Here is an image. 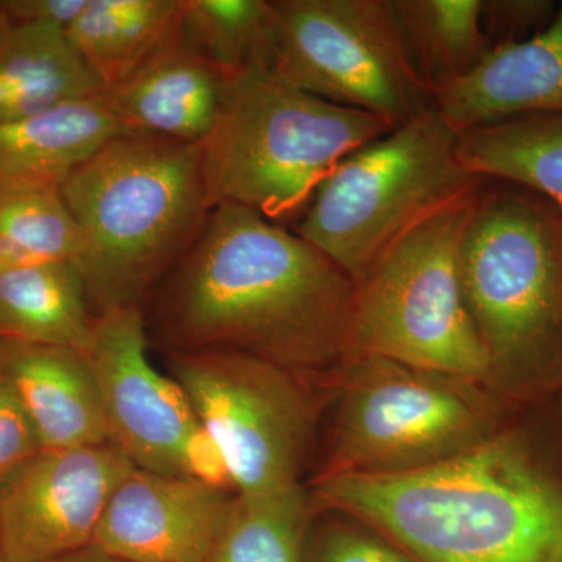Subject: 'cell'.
<instances>
[{
	"mask_svg": "<svg viewBox=\"0 0 562 562\" xmlns=\"http://www.w3.org/2000/svg\"><path fill=\"white\" fill-rule=\"evenodd\" d=\"M120 135L128 133L105 91L0 124V190L60 188Z\"/></svg>",
	"mask_w": 562,
	"mask_h": 562,
	"instance_id": "cell-17",
	"label": "cell"
},
{
	"mask_svg": "<svg viewBox=\"0 0 562 562\" xmlns=\"http://www.w3.org/2000/svg\"><path fill=\"white\" fill-rule=\"evenodd\" d=\"M40 450L16 392L0 372V483Z\"/></svg>",
	"mask_w": 562,
	"mask_h": 562,
	"instance_id": "cell-28",
	"label": "cell"
},
{
	"mask_svg": "<svg viewBox=\"0 0 562 562\" xmlns=\"http://www.w3.org/2000/svg\"><path fill=\"white\" fill-rule=\"evenodd\" d=\"M183 0H88L65 31L103 91L128 79L179 31Z\"/></svg>",
	"mask_w": 562,
	"mask_h": 562,
	"instance_id": "cell-20",
	"label": "cell"
},
{
	"mask_svg": "<svg viewBox=\"0 0 562 562\" xmlns=\"http://www.w3.org/2000/svg\"><path fill=\"white\" fill-rule=\"evenodd\" d=\"M0 372L16 392L41 450L111 443L101 391L85 351L0 338Z\"/></svg>",
	"mask_w": 562,
	"mask_h": 562,
	"instance_id": "cell-15",
	"label": "cell"
},
{
	"mask_svg": "<svg viewBox=\"0 0 562 562\" xmlns=\"http://www.w3.org/2000/svg\"><path fill=\"white\" fill-rule=\"evenodd\" d=\"M457 155L473 176L517 184L562 211V116L538 114L462 132Z\"/></svg>",
	"mask_w": 562,
	"mask_h": 562,
	"instance_id": "cell-21",
	"label": "cell"
},
{
	"mask_svg": "<svg viewBox=\"0 0 562 562\" xmlns=\"http://www.w3.org/2000/svg\"><path fill=\"white\" fill-rule=\"evenodd\" d=\"M303 562H414L371 525L335 512H319Z\"/></svg>",
	"mask_w": 562,
	"mask_h": 562,
	"instance_id": "cell-26",
	"label": "cell"
},
{
	"mask_svg": "<svg viewBox=\"0 0 562 562\" xmlns=\"http://www.w3.org/2000/svg\"><path fill=\"white\" fill-rule=\"evenodd\" d=\"M353 281L257 211L221 205L165 279L157 303L172 350L251 355L310 379L349 357Z\"/></svg>",
	"mask_w": 562,
	"mask_h": 562,
	"instance_id": "cell-2",
	"label": "cell"
},
{
	"mask_svg": "<svg viewBox=\"0 0 562 562\" xmlns=\"http://www.w3.org/2000/svg\"><path fill=\"white\" fill-rule=\"evenodd\" d=\"M80 235L60 188L0 190V273L49 261H77Z\"/></svg>",
	"mask_w": 562,
	"mask_h": 562,
	"instance_id": "cell-25",
	"label": "cell"
},
{
	"mask_svg": "<svg viewBox=\"0 0 562 562\" xmlns=\"http://www.w3.org/2000/svg\"><path fill=\"white\" fill-rule=\"evenodd\" d=\"M271 69L322 101L401 127L432 109L394 0H272Z\"/></svg>",
	"mask_w": 562,
	"mask_h": 562,
	"instance_id": "cell-10",
	"label": "cell"
},
{
	"mask_svg": "<svg viewBox=\"0 0 562 562\" xmlns=\"http://www.w3.org/2000/svg\"><path fill=\"white\" fill-rule=\"evenodd\" d=\"M172 379L227 465L235 494L303 483L316 454L327 376L227 350H172Z\"/></svg>",
	"mask_w": 562,
	"mask_h": 562,
	"instance_id": "cell-9",
	"label": "cell"
},
{
	"mask_svg": "<svg viewBox=\"0 0 562 562\" xmlns=\"http://www.w3.org/2000/svg\"><path fill=\"white\" fill-rule=\"evenodd\" d=\"M306 486L319 512L371 525L414 562H562V391L514 402L484 441L431 468Z\"/></svg>",
	"mask_w": 562,
	"mask_h": 562,
	"instance_id": "cell-1",
	"label": "cell"
},
{
	"mask_svg": "<svg viewBox=\"0 0 562 562\" xmlns=\"http://www.w3.org/2000/svg\"><path fill=\"white\" fill-rule=\"evenodd\" d=\"M549 0H483L484 33L492 47L531 38L557 14Z\"/></svg>",
	"mask_w": 562,
	"mask_h": 562,
	"instance_id": "cell-27",
	"label": "cell"
},
{
	"mask_svg": "<svg viewBox=\"0 0 562 562\" xmlns=\"http://www.w3.org/2000/svg\"><path fill=\"white\" fill-rule=\"evenodd\" d=\"M327 391L312 480L431 468L484 441L514 403L482 382L380 357L344 360Z\"/></svg>",
	"mask_w": 562,
	"mask_h": 562,
	"instance_id": "cell-6",
	"label": "cell"
},
{
	"mask_svg": "<svg viewBox=\"0 0 562 562\" xmlns=\"http://www.w3.org/2000/svg\"><path fill=\"white\" fill-rule=\"evenodd\" d=\"M0 562H9L7 561V558L3 557L2 550H0Z\"/></svg>",
	"mask_w": 562,
	"mask_h": 562,
	"instance_id": "cell-31",
	"label": "cell"
},
{
	"mask_svg": "<svg viewBox=\"0 0 562 562\" xmlns=\"http://www.w3.org/2000/svg\"><path fill=\"white\" fill-rule=\"evenodd\" d=\"M476 191L416 222L353 281L347 360L387 358L486 384V355L460 281Z\"/></svg>",
	"mask_w": 562,
	"mask_h": 562,
	"instance_id": "cell-8",
	"label": "cell"
},
{
	"mask_svg": "<svg viewBox=\"0 0 562 562\" xmlns=\"http://www.w3.org/2000/svg\"><path fill=\"white\" fill-rule=\"evenodd\" d=\"M235 495L135 468L111 494L92 546L125 562H206Z\"/></svg>",
	"mask_w": 562,
	"mask_h": 562,
	"instance_id": "cell-13",
	"label": "cell"
},
{
	"mask_svg": "<svg viewBox=\"0 0 562 562\" xmlns=\"http://www.w3.org/2000/svg\"><path fill=\"white\" fill-rule=\"evenodd\" d=\"M317 513L305 483L236 494L206 562H303Z\"/></svg>",
	"mask_w": 562,
	"mask_h": 562,
	"instance_id": "cell-22",
	"label": "cell"
},
{
	"mask_svg": "<svg viewBox=\"0 0 562 562\" xmlns=\"http://www.w3.org/2000/svg\"><path fill=\"white\" fill-rule=\"evenodd\" d=\"M98 314L76 261L0 273V338L91 350Z\"/></svg>",
	"mask_w": 562,
	"mask_h": 562,
	"instance_id": "cell-18",
	"label": "cell"
},
{
	"mask_svg": "<svg viewBox=\"0 0 562 562\" xmlns=\"http://www.w3.org/2000/svg\"><path fill=\"white\" fill-rule=\"evenodd\" d=\"M409 60L430 88L464 76L491 50L483 0H394Z\"/></svg>",
	"mask_w": 562,
	"mask_h": 562,
	"instance_id": "cell-23",
	"label": "cell"
},
{
	"mask_svg": "<svg viewBox=\"0 0 562 562\" xmlns=\"http://www.w3.org/2000/svg\"><path fill=\"white\" fill-rule=\"evenodd\" d=\"M63 201L95 314L140 306L183 260L211 211L195 144L120 135L69 173Z\"/></svg>",
	"mask_w": 562,
	"mask_h": 562,
	"instance_id": "cell-3",
	"label": "cell"
},
{
	"mask_svg": "<svg viewBox=\"0 0 562 562\" xmlns=\"http://www.w3.org/2000/svg\"><path fill=\"white\" fill-rule=\"evenodd\" d=\"M430 99L458 133L538 114L562 116V2L543 31L492 47L464 76L430 88Z\"/></svg>",
	"mask_w": 562,
	"mask_h": 562,
	"instance_id": "cell-14",
	"label": "cell"
},
{
	"mask_svg": "<svg viewBox=\"0 0 562 562\" xmlns=\"http://www.w3.org/2000/svg\"><path fill=\"white\" fill-rule=\"evenodd\" d=\"M458 136L430 109L364 144L322 181L292 232L360 279L403 232L486 181L458 160Z\"/></svg>",
	"mask_w": 562,
	"mask_h": 562,
	"instance_id": "cell-7",
	"label": "cell"
},
{
	"mask_svg": "<svg viewBox=\"0 0 562 562\" xmlns=\"http://www.w3.org/2000/svg\"><path fill=\"white\" fill-rule=\"evenodd\" d=\"M460 281L486 386L512 402L562 391V211L484 181L461 239Z\"/></svg>",
	"mask_w": 562,
	"mask_h": 562,
	"instance_id": "cell-4",
	"label": "cell"
},
{
	"mask_svg": "<svg viewBox=\"0 0 562 562\" xmlns=\"http://www.w3.org/2000/svg\"><path fill=\"white\" fill-rule=\"evenodd\" d=\"M181 31L225 79L271 68L272 0H183Z\"/></svg>",
	"mask_w": 562,
	"mask_h": 562,
	"instance_id": "cell-24",
	"label": "cell"
},
{
	"mask_svg": "<svg viewBox=\"0 0 562 562\" xmlns=\"http://www.w3.org/2000/svg\"><path fill=\"white\" fill-rule=\"evenodd\" d=\"M394 131L322 101L260 66L225 79L220 111L198 144L211 209L236 205L283 225L302 216L333 169Z\"/></svg>",
	"mask_w": 562,
	"mask_h": 562,
	"instance_id": "cell-5",
	"label": "cell"
},
{
	"mask_svg": "<svg viewBox=\"0 0 562 562\" xmlns=\"http://www.w3.org/2000/svg\"><path fill=\"white\" fill-rule=\"evenodd\" d=\"M50 562H125L113 554L103 552L95 546H88L85 549L77 550V552L66 554V557L58 558Z\"/></svg>",
	"mask_w": 562,
	"mask_h": 562,
	"instance_id": "cell-30",
	"label": "cell"
},
{
	"mask_svg": "<svg viewBox=\"0 0 562 562\" xmlns=\"http://www.w3.org/2000/svg\"><path fill=\"white\" fill-rule=\"evenodd\" d=\"M87 5L88 0H0V13L16 24L50 25L65 32Z\"/></svg>",
	"mask_w": 562,
	"mask_h": 562,
	"instance_id": "cell-29",
	"label": "cell"
},
{
	"mask_svg": "<svg viewBox=\"0 0 562 562\" xmlns=\"http://www.w3.org/2000/svg\"><path fill=\"white\" fill-rule=\"evenodd\" d=\"M101 91L61 29L16 24L0 13V124Z\"/></svg>",
	"mask_w": 562,
	"mask_h": 562,
	"instance_id": "cell-19",
	"label": "cell"
},
{
	"mask_svg": "<svg viewBox=\"0 0 562 562\" xmlns=\"http://www.w3.org/2000/svg\"><path fill=\"white\" fill-rule=\"evenodd\" d=\"M88 357L110 442L140 471L184 476V446L201 424L180 384L149 360L143 306L98 314Z\"/></svg>",
	"mask_w": 562,
	"mask_h": 562,
	"instance_id": "cell-12",
	"label": "cell"
},
{
	"mask_svg": "<svg viewBox=\"0 0 562 562\" xmlns=\"http://www.w3.org/2000/svg\"><path fill=\"white\" fill-rule=\"evenodd\" d=\"M135 469L113 443L40 450L0 483V550L50 562L91 546L111 494Z\"/></svg>",
	"mask_w": 562,
	"mask_h": 562,
	"instance_id": "cell-11",
	"label": "cell"
},
{
	"mask_svg": "<svg viewBox=\"0 0 562 562\" xmlns=\"http://www.w3.org/2000/svg\"><path fill=\"white\" fill-rule=\"evenodd\" d=\"M225 77L181 31L128 79L105 91L128 135L202 143L216 120Z\"/></svg>",
	"mask_w": 562,
	"mask_h": 562,
	"instance_id": "cell-16",
	"label": "cell"
}]
</instances>
